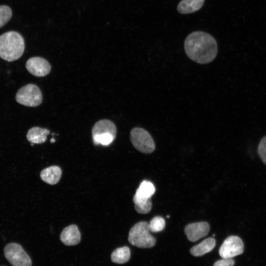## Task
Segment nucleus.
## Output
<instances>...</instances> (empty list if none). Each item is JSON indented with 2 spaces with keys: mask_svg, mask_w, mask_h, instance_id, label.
Returning a JSON list of instances; mask_svg holds the SVG:
<instances>
[{
  "mask_svg": "<svg viewBox=\"0 0 266 266\" xmlns=\"http://www.w3.org/2000/svg\"><path fill=\"white\" fill-rule=\"evenodd\" d=\"M184 50L192 61L200 64L211 62L216 57L218 46L216 40L210 34L201 31L189 34L184 42Z\"/></svg>",
  "mask_w": 266,
  "mask_h": 266,
  "instance_id": "nucleus-1",
  "label": "nucleus"
},
{
  "mask_svg": "<svg viewBox=\"0 0 266 266\" xmlns=\"http://www.w3.org/2000/svg\"><path fill=\"white\" fill-rule=\"evenodd\" d=\"M24 49V40L19 33L8 32L0 36V57L2 59L8 62L17 60Z\"/></svg>",
  "mask_w": 266,
  "mask_h": 266,
  "instance_id": "nucleus-2",
  "label": "nucleus"
},
{
  "mask_svg": "<svg viewBox=\"0 0 266 266\" xmlns=\"http://www.w3.org/2000/svg\"><path fill=\"white\" fill-rule=\"evenodd\" d=\"M149 224L146 222H139L131 229L128 236L129 242L133 246L142 248L153 247L156 239L149 233Z\"/></svg>",
  "mask_w": 266,
  "mask_h": 266,
  "instance_id": "nucleus-3",
  "label": "nucleus"
},
{
  "mask_svg": "<svg viewBox=\"0 0 266 266\" xmlns=\"http://www.w3.org/2000/svg\"><path fill=\"white\" fill-rule=\"evenodd\" d=\"M116 127L111 121L103 119L98 121L92 130L93 141L95 145L107 146L115 139Z\"/></svg>",
  "mask_w": 266,
  "mask_h": 266,
  "instance_id": "nucleus-4",
  "label": "nucleus"
},
{
  "mask_svg": "<svg viewBox=\"0 0 266 266\" xmlns=\"http://www.w3.org/2000/svg\"><path fill=\"white\" fill-rule=\"evenodd\" d=\"M130 140L134 147L142 153L149 154L155 149V144L152 136L141 128L135 127L131 130Z\"/></svg>",
  "mask_w": 266,
  "mask_h": 266,
  "instance_id": "nucleus-5",
  "label": "nucleus"
},
{
  "mask_svg": "<svg viewBox=\"0 0 266 266\" xmlns=\"http://www.w3.org/2000/svg\"><path fill=\"white\" fill-rule=\"evenodd\" d=\"M15 98L18 103L30 107L37 106L42 101L40 89L33 84H28L21 87L17 92Z\"/></svg>",
  "mask_w": 266,
  "mask_h": 266,
  "instance_id": "nucleus-6",
  "label": "nucleus"
},
{
  "mask_svg": "<svg viewBox=\"0 0 266 266\" xmlns=\"http://www.w3.org/2000/svg\"><path fill=\"white\" fill-rule=\"evenodd\" d=\"M4 254L13 266H32L30 257L18 243L7 244L4 248Z\"/></svg>",
  "mask_w": 266,
  "mask_h": 266,
  "instance_id": "nucleus-7",
  "label": "nucleus"
},
{
  "mask_svg": "<svg viewBox=\"0 0 266 266\" xmlns=\"http://www.w3.org/2000/svg\"><path fill=\"white\" fill-rule=\"evenodd\" d=\"M244 244L241 239L235 235L227 237L221 245L219 253L222 258L230 259L241 254Z\"/></svg>",
  "mask_w": 266,
  "mask_h": 266,
  "instance_id": "nucleus-8",
  "label": "nucleus"
},
{
  "mask_svg": "<svg viewBox=\"0 0 266 266\" xmlns=\"http://www.w3.org/2000/svg\"><path fill=\"white\" fill-rule=\"evenodd\" d=\"M26 67L31 74L37 77L45 76L51 70L49 62L39 57L30 58L26 62Z\"/></svg>",
  "mask_w": 266,
  "mask_h": 266,
  "instance_id": "nucleus-9",
  "label": "nucleus"
},
{
  "mask_svg": "<svg viewBox=\"0 0 266 266\" xmlns=\"http://www.w3.org/2000/svg\"><path fill=\"white\" fill-rule=\"evenodd\" d=\"M209 230L208 223L200 222L187 225L185 227L184 232L189 240L195 242L205 236Z\"/></svg>",
  "mask_w": 266,
  "mask_h": 266,
  "instance_id": "nucleus-10",
  "label": "nucleus"
},
{
  "mask_svg": "<svg viewBox=\"0 0 266 266\" xmlns=\"http://www.w3.org/2000/svg\"><path fill=\"white\" fill-rule=\"evenodd\" d=\"M60 239L64 244L67 246L78 244L80 241L81 234L77 226L71 225L65 228L60 234Z\"/></svg>",
  "mask_w": 266,
  "mask_h": 266,
  "instance_id": "nucleus-11",
  "label": "nucleus"
},
{
  "mask_svg": "<svg viewBox=\"0 0 266 266\" xmlns=\"http://www.w3.org/2000/svg\"><path fill=\"white\" fill-rule=\"evenodd\" d=\"M62 175L61 168L56 166H51L43 169L40 174L41 179L45 183L54 185L60 180Z\"/></svg>",
  "mask_w": 266,
  "mask_h": 266,
  "instance_id": "nucleus-12",
  "label": "nucleus"
},
{
  "mask_svg": "<svg viewBox=\"0 0 266 266\" xmlns=\"http://www.w3.org/2000/svg\"><path fill=\"white\" fill-rule=\"evenodd\" d=\"M50 133L49 130L38 127L30 129L27 134V138L31 143L41 144L47 139V135Z\"/></svg>",
  "mask_w": 266,
  "mask_h": 266,
  "instance_id": "nucleus-13",
  "label": "nucleus"
},
{
  "mask_svg": "<svg viewBox=\"0 0 266 266\" xmlns=\"http://www.w3.org/2000/svg\"><path fill=\"white\" fill-rule=\"evenodd\" d=\"M215 240L213 237L207 238L190 249V253L194 256H201L213 250L215 246Z\"/></svg>",
  "mask_w": 266,
  "mask_h": 266,
  "instance_id": "nucleus-14",
  "label": "nucleus"
},
{
  "mask_svg": "<svg viewBox=\"0 0 266 266\" xmlns=\"http://www.w3.org/2000/svg\"><path fill=\"white\" fill-rule=\"evenodd\" d=\"M204 0H181L177 6L178 11L181 14H189L200 9Z\"/></svg>",
  "mask_w": 266,
  "mask_h": 266,
  "instance_id": "nucleus-15",
  "label": "nucleus"
},
{
  "mask_svg": "<svg viewBox=\"0 0 266 266\" xmlns=\"http://www.w3.org/2000/svg\"><path fill=\"white\" fill-rule=\"evenodd\" d=\"M135 210L140 214L149 213L152 208L151 198H145L135 194L133 199Z\"/></svg>",
  "mask_w": 266,
  "mask_h": 266,
  "instance_id": "nucleus-16",
  "label": "nucleus"
},
{
  "mask_svg": "<svg viewBox=\"0 0 266 266\" xmlns=\"http://www.w3.org/2000/svg\"><path fill=\"white\" fill-rule=\"evenodd\" d=\"M131 252L127 246L119 247L114 250L111 255L112 262L122 264L127 263L130 259Z\"/></svg>",
  "mask_w": 266,
  "mask_h": 266,
  "instance_id": "nucleus-17",
  "label": "nucleus"
},
{
  "mask_svg": "<svg viewBox=\"0 0 266 266\" xmlns=\"http://www.w3.org/2000/svg\"><path fill=\"white\" fill-rule=\"evenodd\" d=\"M155 192V188L153 184L150 181L143 180L140 183L135 194L143 198H151Z\"/></svg>",
  "mask_w": 266,
  "mask_h": 266,
  "instance_id": "nucleus-18",
  "label": "nucleus"
},
{
  "mask_svg": "<svg viewBox=\"0 0 266 266\" xmlns=\"http://www.w3.org/2000/svg\"><path fill=\"white\" fill-rule=\"evenodd\" d=\"M165 221L163 218L160 216L154 217L149 223L150 231L153 233L161 232L165 227Z\"/></svg>",
  "mask_w": 266,
  "mask_h": 266,
  "instance_id": "nucleus-19",
  "label": "nucleus"
},
{
  "mask_svg": "<svg viewBox=\"0 0 266 266\" xmlns=\"http://www.w3.org/2000/svg\"><path fill=\"white\" fill-rule=\"evenodd\" d=\"M11 16L12 11L9 7L6 5L0 6V28L9 21Z\"/></svg>",
  "mask_w": 266,
  "mask_h": 266,
  "instance_id": "nucleus-20",
  "label": "nucleus"
},
{
  "mask_svg": "<svg viewBox=\"0 0 266 266\" xmlns=\"http://www.w3.org/2000/svg\"><path fill=\"white\" fill-rule=\"evenodd\" d=\"M258 153L262 162L266 165V136L261 139L258 145Z\"/></svg>",
  "mask_w": 266,
  "mask_h": 266,
  "instance_id": "nucleus-21",
  "label": "nucleus"
},
{
  "mask_svg": "<svg viewBox=\"0 0 266 266\" xmlns=\"http://www.w3.org/2000/svg\"><path fill=\"white\" fill-rule=\"evenodd\" d=\"M234 264V262L232 258H223L216 262L214 264L213 266H233Z\"/></svg>",
  "mask_w": 266,
  "mask_h": 266,
  "instance_id": "nucleus-22",
  "label": "nucleus"
},
{
  "mask_svg": "<svg viewBox=\"0 0 266 266\" xmlns=\"http://www.w3.org/2000/svg\"><path fill=\"white\" fill-rule=\"evenodd\" d=\"M55 141V139L54 138H52L50 140L51 143H54Z\"/></svg>",
  "mask_w": 266,
  "mask_h": 266,
  "instance_id": "nucleus-23",
  "label": "nucleus"
},
{
  "mask_svg": "<svg viewBox=\"0 0 266 266\" xmlns=\"http://www.w3.org/2000/svg\"><path fill=\"white\" fill-rule=\"evenodd\" d=\"M166 217L168 218H169V216H167Z\"/></svg>",
  "mask_w": 266,
  "mask_h": 266,
  "instance_id": "nucleus-24",
  "label": "nucleus"
}]
</instances>
